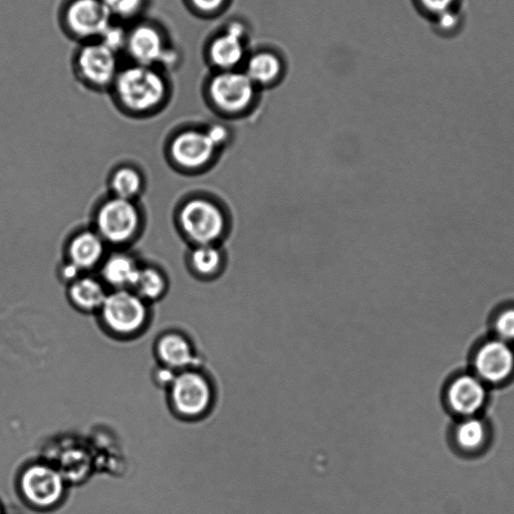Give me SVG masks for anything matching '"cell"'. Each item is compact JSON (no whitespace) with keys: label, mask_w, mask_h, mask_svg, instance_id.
Listing matches in <instances>:
<instances>
[{"label":"cell","mask_w":514,"mask_h":514,"mask_svg":"<svg viewBox=\"0 0 514 514\" xmlns=\"http://www.w3.org/2000/svg\"><path fill=\"white\" fill-rule=\"evenodd\" d=\"M112 88L119 103L137 114L156 110L169 93L167 81L157 68L137 64L121 69Z\"/></svg>","instance_id":"obj_1"},{"label":"cell","mask_w":514,"mask_h":514,"mask_svg":"<svg viewBox=\"0 0 514 514\" xmlns=\"http://www.w3.org/2000/svg\"><path fill=\"white\" fill-rule=\"evenodd\" d=\"M183 233L196 245L216 244L225 234L227 219L221 207L210 199L192 198L179 213Z\"/></svg>","instance_id":"obj_2"},{"label":"cell","mask_w":514,"mask_h":514,"mask_svg":"<svg viewBox=\"0 0 514 514\" xmlns=\"http://www.w3.org/2000/svg\"><path fill=\"white\" fill-rule=\"evenodd\" d=\"M140 224L141 215L135 202L116 196L104 201L96 214V231L106 243L114 245L131 241Z\"/></svg>","instance_id":"obj_3"},{"label":"cell","mask_w":514,"mask_h":514,"mask_svg":"<svg viewBox=\"0 0 514 514\" xmlns=\"http://www.w3.org/2000/svg\"><path fill=\"white\" fill-rule=\"evenodd\" d=\"M76 68L79 77L96 89L113 87L121 70L118 53L101 41L85 43L77 53Z\"/></svg>","instance_id":"obj_4"},{"label":"cell","mask_w":514,"mask_h":514,"mask_svg":"<svg viewBox=\"0 0 514 514\" xmlns=\"http://www.w3.org/2000/svg\"><path fill=\"white\" fill-rule=\"evenodd\" d=\"M171 398L175 410L189 418L206 414L213 405L211 382L200 372L185 370L176 375L171 384Z\"/></svg>","instance_id":"obj_5"},{"label":"cell","mask_w":514,"mask_h":514,"mask_svg":"<svg viewBox=\"0 0 514 514\" xmlns=\"http://www.w3.org/2000/svg\"><path fill=\"white\" fill-rule=\"evenodd\" d=\"M100 311L109 329L120 335L138 332L148 315L146 302L131 290H115L108 294Z\"/></svg>","instance_id":"obj_6"},{"label":"cell","mask_w":514,"mask_h":514,"mask_svg":"<svg viewBox=\"0 0 514 514\" xmlns=\"http://www.w3.org/2000/svg\"><path fill=\"white\" fill-rule=\"evenodd\" d=\"M69 33L85 43L100 41L113 19L102 0H71L64 13Z\"/></svg>","instance_id":"obj_7"},{"label":"cell","mask_w":514,"mask_h":514,"mask_svg":"<svg viewBox=\"0 0 514 514\" xmlns=\"http://www.w3.org/2000/svg\"><path fill=\"white\" fill-rule=\"evenodd\" d=\"M125 50L134 64L141 66H170L176 60L163 33L151 24H140L127 33Z\"/></svg>","instance_id":"obj_8"},{"label":"cell","mask_w":514,"mask_h":514,"mask_svg":"<svg viewBox=\"0 0 514 514\" xmlns=\"http://www.w3.org/2000/svg\"><path fill=\"white\" fill-rule=\"evenodd\" d=\"M21 490L26 501L37 509L48 510L63 500L65 485L62 476L48 465H34L21 478Z\"/></svg>","instance_id":"obj_9"},{"label":"cell","mask_w":514,"mask_h":514,"mask_svg":"<svg viewBox=\"0 0 514 514\" xmlns=\"http://www.w3.org/2000/svg\"><path fill=\"white\" fill-rule=\"evenodd\" d=\"M209 94L217 108L228 114H237L252 102L254 83L246 74L226 72L211 81Z\"/></svg>","instance_id":"obj_10"},{"label":"cell","mask_w":514,"mask_h":514,"mask_svg":"<svg viewBox=\"0 0 514 514\" xmlns=\"http://www.w3.org/2000/svg\"><path fill=\"white\" fill-rule=\"evenodd\" d=\"M219 149L206 130H185L172 141L170 152L174 162L183 169L195 171L212 162Z\"/></svg>","instance_id":"obj_11"},{"label":"cell","mask_w":514,"mask_h":514,"mask_svg":"<svg viewBox=\"0 0 514 514\" xmlns=\"http://www.w3.org/2000/svg\"><path fill=\"white\" fill-rule=\"evenodd\" d=\"M475 367L482 379L492 383L503 381L513 370V352L503 341H491L477 353Z\"/></svg>","instance_id":"obj_12"},{"label":"cell","mask_w":514,"mask_h":514,"mask_svg":"<svg viewBox=\"0 0 514 514\" xmlns=\"http://www.w3.org/2000/svg\"><path fill=\"white\" fill-rule=\"evenodd\" d=\"M106 242L96 230H83L68 245V261L81 272L99 266L105 256Z\"/></svg>","instance_id":"obj_13"},{"label":"cell","mask_w":514,"mask_h":514,"mask_svg":"<svg viewBox=\"0 0 514 514\" xmlns=\"http://www.w3.org/2000/svg\"><path fill=\"white\" fill-rule=\"evenodd\" d=\"M486 391L482 383L472 376H461L450 386L448 400L459 414L472 415L483 406Z\"/></svg>","instance_id":"obj_14"},{"label":"cell","mask_w":514,"mask_h":514,"mask_svg":"<svg viewBox=\"0 0 514 514\" xmlns=\"http://www.w3.org/2000/svg\"><path fill=\"white\" fill-rule=\"evenodd\" d=\"M141 266L125 252H115L102 263L101 273L107 285L116 290H131Z\"/></svg>","instance_id":"obj_15"},{"label":"cell","mask_w":514,"mask_h":514,"mask_svg":"<svg viewBox=\"0 0 514 514\" xmlns=\"http://www.w3.org/2000/svg\"><path fill=\"white\" fill-rule=\"evenodd\" d=\"M69 296L80 310L94 312L101 310L108 294L102 282L92 277H80L70 285Z\"/></svg>","instance_id":"obj_16"},{"label":"cell","mask_w":514,"mask_h":514,"mask_svg":"<svg viewBox=\"0 0 514 514\" xmlns=\"http://www.w3.org/2000/svg\"><path fill=\"white\" fill-rule=\"evenodd\" d=\"M157 353L165 367L172 370L186 369L195 362L190 343L178 334L164 336L158 343Z\"/></svg>","instance_id":"obj_17"},{"label":"cell","mask_w":514,"mask_h":514,"mask_svg":"<svg viewBox=\"0 0 514 514\" xmlns=\"http://www.w3.org/2000/svg\"><path fill=\"white\" fill-rule=\"evenodd\" d=\"M223 254L216 244L196 245L190 253L189 263L200 277L210 278L218 275L223 266Z\"/></svg>","instance_id":"obj_18"},{"label":"cell","mask_w":514,"mask_h":514,"mask_svg":"<svg viewBox=\"0 0 514 514\" xmlns=\"http://www.w3.org/2000/svg\"><path fill=\"white\" fill-rule=\"evenodd\" d=\"M244 55L241 39L229 33L218 37L210 47V58L220 68L229 69L241 62Z\"/></svg>","instance_id":"obj_19"},{"label":"cell","mask_w":514,"mask_h":514,"mask_svg":"<svg viewBox=\"0 0 514 514\" xmlns=\"http://www.w3.org/2000/svg\"><path fill=\"white\" fill-rule=\"evenodd\" d=\"M166 289L167 281L161 271L154 267H140L131 291L148 302L160 299Z\"/></svg>","instance_id":"obj_20"},{"label":"cell","mask_w":514,"mask_h":514,"mask_svg":"<svg viewBox=\"0 0 514 514\" xmlns=\"http://www.w3.org/2000/svg\"><path fill=\"white\" fill-rule=\"evenodd\" d=\"M143 182L137 169L131 166L120 167L113 173L110 182L113 196L134 201L142 191Z\"/></svg>","instance_id":"obj_21"},{"label":"cell","mask_w":514,"mask_h":514,"mask_svg":"<svg viewBox=\"0 0 514 514\" xmlns=\"http://www.w3.org/2000/svg\"><path fill=\"white\" fill-rule=\"evenodd\" d=\"M281 72L278 58L272 54L255 55L247 64L246 75L255 84H268L274 81Z\"/></svg>","instance_id":"obj_22"},{"label":"cell","mask_w":514,"mask_h":514,"mask_svg":"<svg viewBox=\"0 0 514 514\" xmlns=\"http://www.w3.org/2000/svg\"><path fill=\"white\" fill-rule=\"evenodd\" d=\"M430 23L437 36L443 39H451L461 34L465 25V16L462 9L454 10L439 16Z\"/></svg>","instance_id":"obj_23"},{"label":"cell","mask_w":514,"mask_h":514,"mask_svg":"<svg viewBox=\"0 0 514 514\" xmlns=\"http://www.w3.org/2000/svg\"><path fill=\"white\" fill-rule=\"evenodd\" d=\"M485 434L484 424L480 420L468 419L457 428L456 438L462 448L473 450L483 443Z\"/></svg>","instance_id":"obj_24"},{"label":"cell","mask_w":514,"mask_h":514,"mask_svg":"<svg viewBox=\"0 0 514 514\" xmlns=\"http://www.w3.org/2000/svg\"><path fill=\"white\" fill-rule=\"evenodd\" d=\"M112 19L123 21L138 17L144 10L146 0H102Z\"/></svg>","instance_id":"obj_25"},{"label":"cell","mask_w":514,"mask_h":514,"mask_svg":"<svg viewBox=\"0 0 514 514\" xmlns=\"http://www.w3.org/2000/svg\"><path fill=\"white\" fill-rule=\"evenodd\" d=\"M415 4L421 15L431 22L445 13L462 9L463 0H415Z\"/></svg>","instance_id":"obj_26"},{"label":"cell","mask_w":514,"mask_h":514,"mask_svg":"<svg viewBox=\"0 0 514 514\" xmlns=\"http://www.w3.org/2000/svg\"><path fill=\"white\" fill-rule=\"evenodd\" d=\"M495 328L502 340H514V309L502 312L496 320Z\"/></svg>","instance_id":"obj_27"},{"label":"cell","mask_w":514,"mask_h":514,"mask_svg":"<svg viewBox=\"0 0 514 514\" xmlns=\"http://www.w3.org/2000/svg\"><path fill=\"white\" fill-rule=\"evenodd\" d=\"M206 132L218 149L222 148L229 140L228 130L221 125H213Z\"/></svg>","instance_id":"obj_28"},{"label":"cell","mask_w":514,"mask_h":514,"mask_svg":"<svg viewBox=\"0 0 514 514\" xmlns=\"http://www.w3.org/2000/svg\"><path fill=\"white\" fill-rule=\"evenodd\" d=\"M82 274L83 272L69 261H67L60 269L61 280L69 285L82 277Z\"/></svg>","instance_id":"obj_29"},{"label":"cell","mask_w":514,"mask_h":514,"mask_svg":"<svg viewBox=\"0 0 514 514\" xmlns=\"http://www.w3.org/2000/svg\"><path fill=\"white\" fill-rule=\"evenodd\" d=\"M189 2L196 10L210 13L218 10L224 0H189Z\"/></svg>","instance_id":"obj_30"},{"label":"cell","mask_w":514,"mask_h":514,"mask_svg":"<svg viewBox=\"0 0 514 514\" xmlns=\"http://www.w3.org/2000/svg\"><path fill=\"white\" fill-rule=\"evenodd\" d=\"M172 369L165 367L157 372V380L158 382L170 385L173 383L176 375L173 374Z\"/></svg>","instance_id":"obj_31"},{"label":"cell","mask_w":514,"mask_h":514,"mask_svg":"<svg viewBox=\"0 0 514 514\" xmlns=\"http://www.w3.org/2000/svg\"><path fill=\"white\" fill-rule=\"evenodd\" d=\"M0 514H4L2 505H0Z\"/></svg>","instance_id":"obj_32"},{"label":"cell","mask_w":514,"mask_h":514,"mask_svg":"<svg viewBox=\"0 0 514 514\" xmlns=\"http://www.w3.org/2000/svg\"><path fill=\"white\" fill-rule=\"evenodd\" d=\"M8 514H14V513H8Z\"/></svg>","instance_id":"obj_33"}]
</instances>
